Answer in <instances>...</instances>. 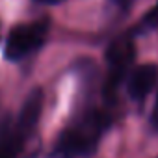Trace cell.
<instances>
[{"mask_svg":"<svg viewBox=\"0 0 158 158\" xmlns=\"http://www.w3.org/2000/svg\"><path fill=\"white\" fill-rule=\"evenodd\" d=\"M112 106L84 104L69 119L54 143V158H89L112 125Z\"/></svg>","mask_w":158,"mask_h":158,"instance_id":"cell-1","label":"cell"},{"mask_svg":"<svg viewBox=\"0 0 158 158\" xmlns=\"http://www.w3.org/2000/svg\"><path fill=\"white\" fill-rule=\"evenodd\" d=\"M43 110V91L32 89L24 99L17 117L0 123V158H19L26 141L37 128Z\"/></svg>","mask_w":158,"mask_h":158,"instance_id":"cell-2","label":"cell"},{"mask_svg":"<svg viewBox=\"0 0 158 158\" xmlns=\"http://www.w3.org/2000/svg\"><path fill=\"white\" fill-rule=\"evenodd\" d=\"M134 39L130 35H119L114 39L106 50V74L102 82V101L114 108L115 93L119 84L130 73L134 61Z\"/></svg>","mask_w":158,"mask_h":158,"instance_id":"cell-3","label":"cell"},{"mask_svg":"<svg viewBox=\"0 0 158 158\" xmlns=\"http://www.w3.org/2000/svg\"><path fill=\"white\" fill-rule=\"evenodd\" d=\"M48 35V23L45 19L17 24L10 30L4 43V56L10 61H21L37 52Z\"/></svg>","mask_w":158,"mask_h":158,"instance_id":"cell-4","label":"cell"},{"mask_svg":"<svg viewBox=\"0 0 158 158\" xmlns=\"http://www.w3.org/2000/svg\"><path fill=\"white\" fill-rule=\"evenodd\" d=\"M158 82V65L141 63L136 65L127 78V93L132 101L143 102Z\"/></svg>","mask_w":158,"mask_h":158,"instance_id":"cell-5","label":"cell"},{"mask_svg":"<svg viewBox=\"0 0 158 158\" xmlns=\"http://www.w3.org/2000/svg\"><path fill=\"white\" fill-rule=\"evenodd\" d=\"M143 26H147V28H154V26H158V4L143 17Z\"/></svg>","mask_w":158,"mask_h":158,"instance_id":"cell-6","label":"cell"},{"mask_svg":"<svg viewBox=\"0 0 158 158\" xmlns=\"http://www.w3.org/2000/svg\"><path fill=\"white\" fill-rule=\"evenodd\" d=\"M151 125L154 127V130H158V93H156L154 108H152V114H151Z\"/></svg>","mask_w":158,"mask_h":158,"instance_id":"cell-7","label":"cell"}]
</instances>
